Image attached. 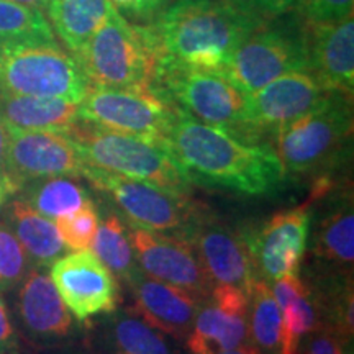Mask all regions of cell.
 Returning a JSON list of instances; mask_svg holds the SVG:
<instances>
[{"mask_svg": "<svg viewBox=\"0 0 354 354\" xmlns=\"http://www.w3.org/2000/svg\"><path fill=\"white\" fill-rule=\"evenodd\" d=\"M17 312L24 330L35 342L59 343L74 333V317L44 269L32 268L20 282Z\"/></svg>", "mask_w": 354, "mask_h": 354, "instance_id": "d6986e66", "label": "cell"}, {"mask_svg": "<svg viewBox=\"0 0 354 354\" xmlns=\"http://www.w3.org/2000/svg\"><path fill=\"white\" fill-rule=\"evenodd\" d=\"M8 227L20 241L33 268L46 269L66 253V245L61 240L55 221L39 215L24 198L10 203L7 212Z\"/></svg>", "mask_w": 354, "mask_h": 354, "instance_id": "cb8c5ba5", "label": "cell"}, {"mask_svg": "<svg viewBox=\"0 0 354 354\" xmlns=\"http://www.w3.org/2000/svg\"><path fill=\"white\" fill-rule=\"evenodd\" d=\"M79 120L105 130L166 140L176 109L153 87H88L79 102Z\"/></svg>", "mask_w": 354, "mask_h": 354, "instance_id": "30bf717a", "label": "cell"}, {"mask_svg": "<svg viewBox=\"0 0 354 354\" xmlns=\"http://www.w3.org/2000/svg\"><path fill=\"white\" fill-rule=\"evenodd\" d=\"M99 223L100 215L97 212L94 201L86 203L74 214L57 216L55 220L61 240L68 250L74 251L91 250Z\"/></svg>", "mask_w": 354, "mask_h": 354, "instance_id": "4dcf8cb0", "label": "cell"}, {"mask_svg": "<svg viewBox=\"0 0 354 354\" xmlns=\"http://www.w3.org/2000/svg\"><path fill=\"white\" fill-rule=\"evenodd\" d=\"M117 10L130 13L133 17H153L161 12L169 0H110Z\"/></svg>", "mask_w": 354, "mask_h": 354, "instance_id": "8d00e7d4", "label": "cell"}, {"mask_svg": "<svg viewBox=\"0 0 354 354\" xmlns=\"http://www.w3.org/2000/svg\"><path fill=\"white\" fill-rule=\"evenodd\" d=\"M308 73L326 91L351 97L354 88V20L312 25L308 35Z\"/></svg>", "mask_w": 354, "mask_h": 354, "instance_id": "ffe728a7", "label": "cell"}, {"mask_svg": "<svg viewBox=\"0 0 354 354\" xmlns=\"http://www.w3.org/2000/svg\"><path fill=\"white\" fill-rule=\"evenodd\" d=\"M8 196H10V192H8V190L3 187L2 184H0V205H2V203L7 201Z\"/></svg>", "mask_w": 354, "mask_h": 354, "instance_id": "7bdbcfd3", "label": "cell"}, {"mask_svg": "<svg viewBox=\"0 0 354 354\" xmlns=\"http://www.w3.org/2000/svg\"><path fill=\"white\" fill-rule=\"evenodd\" d=\"M312 254L318 272L353 276L354 210L351 192L331 198L322 216L312 215Z\"/></svg>", "mask_w": 354, "mask_h": 354, "instance_id": "44dd1931", "label": "cell"}, {"mask_svg": "<svg viewBox=\"0 0 354 354\" xmlns=\"http://www.w3.org/2000/svg\"><path fill=\"white\" fill-rule=\"evenodd\" d=\"M264 20L245 0H177L162 8L151 32L162 55L223 73L238 44Z\"/></svg>", "mask_w": 354, "mask_h": 354, "instance_id": "7a4b0ae2", "label": "cell"}, {"mask_svg": "<svg viewBox=\"0 0 354 354\" xmlns=\"http://www.w3.org/2000/svg\"><path fill=\"white\" fill-rule=\"evenodd\" d=\"M12 2L24 3V6H30V7L39 8V10H46L48 2H50V0H12Z\"/></svg>", "mask_w": 354, "mask_h": 354, "instance_id": "b9f144b4", "label": "cell"}, {"mask_svg": "<svg viewBox=\"0 0 354 354\" xmlns=\"http://www.w3.org/2000/svg\"><path fill=\"white\" fill-rule=\"evenodd\" d=\"M221 354H261L258 349H256L254 344L251 343H243L240 346L233 348V349H228V351L221 353Z\"/></svg>", "mask_w": 354, "mask_h": 354, "instance_id": "60d3db41", "label": "cell"}, {"mask_svg": "<svg viewBox=\"0 0 354 354\" xmlns=\"http://www.w3.org/2000/svg\"><path fill=\"white\" fill-rule=\"evenodd\" d=\"M245 2L263 19H268V17L286 15L287 12L299 7L300 0H245Z\"/></svg>", "mask_w": 354, "mask_h": 354, "instance_id": "74e56055", "label": "cell"}, {"mask_svg": "<svg viewBox=\"0 0 354 354\" xmlns=\"http://www.w3.org/2000/svg\"><path fill=\"white\" fill-rule=\"evenodd\" d=\"M250 297L240 289L215 286L201 304L185 338L189 354H221L250 343Z\"/></svg>", "mask_w": 354, "mask_h": 354, "instance_id": "2e32d148", "label": "cell"}, {"mask_svg": "<svg viewBox=\"0 0 354 354\" xmlns=\"http://www.w3.org/2000/svg\"><path fill=\"white\" fill-rule=\"evenodd\" d=\"M308 33L264 20L233 51L223 74L246 95L295 71H308Z\"/></svg>", "mask_w": 354, "mask_h": 354, "instance_id": "9c48e42d", "label": "cell"}, {"mask_svg": "<svg viewBox=\"0 0 354 354\" xmlns=\"http://www.w3.org/2000/svg\"><path fill=\"white\" fill-rule=\"evenodd\" d=\"M117 10L110 0H50L46 7L53 32L74 55Z\"/></svg>", "mask_w": 354, "mask_h": 354, "instance_id": "d4e9b609", "label": "cell"}, {"mask_svg": "<svg viewBox=\"0 0 354 354\" xmlns=\"http://www.w3.org/2000/svg\"><path fill=\"white\" fill-rule=\"evenodd\" d=\"M0 120L20 130L68 133L79 122V104L0 91Z\"/></svg>", "mask_w": 354, "mask_h": 354, "instance_id": "603a6c76", "label": "cell"}, {"mask_svg": "<svg viewBox=\"0 0 354 354\" xmlns=\"http://www.w3.org/2000/svg\"><path fill=\"white\" fill-rule=\"evenodd\" d=\"M76 179L77 177L61 176L32 180L20 189L24 190V197L20 198L50 220L71 215L92 202L88 190Z\"/></svg>", "mask_w": 354, "mask_h": 354, "instance_id": "484cf974", "label": "cell"}, {"mask_svg": "<svg viewBox=\"0 0 354 354\" xmlns=\"http://www.w3.org/2000/svg\"><path fill=\"white\" fill-rule=\"evenodd\" d=\"M185 241L196 248L214 287H234L250 297L256 281L261 277L241 230L221 223L212 212L205 210Z\"/></svg>", "mask_w": 354, "mask_h": 354, "instance_id": "9a60e30c", "label": "cell"}, {"mask_svg": "<svg viewBox=\"0 0 354 354\" xmlns=\"http://www.w3.org/2000/svg\"><path fill=\"white\" fill-rule=\"evenodd\" d=\"M302 354H348V343L320 325L305 342Z\"/></svg>", "mask_w": 354, "mask_h": 354, "instance_id": "836d02e7", "label": "cell"}, {"mask_svg": "<svg viewBox=\"0 0 354 354\" xmlns=\"http://www.w3.org/2000/svg\"><path fill=\"white\" fill-rule=\"evenodd\" d=\"M250 343L261 354L281 353L282 312L274 299L271 287L263 279H258L250 294Z\"/></svg>", "mask_w": 354, "mask_h": 354, "instance_id": "83f0119b", "label": "cell"}, {"mask_svg": "<svg viewBox=\"0 0 354 354\" xmlns=\"http://www.w3.org/2000/svg\"><path fill=\"white\" fill-rule=\"evenodd\" d=\"M55 354H94L91 349V344L82 343V344H69V346L61 348L59 351Z\"/></svg>", "mask_w": 354, "mask_h": 354, "instance_id": "ab89813d", "label": "cell"}, {"mask_svg": "<svg viewBox=\"0 0 354 354\" xmlns=\"http://www.w3.org/2000/svg\"><path fill=\"white\" fill-rule=\"evenodd\" d=\"M167 146L190 185L268 196L281 189L287 177L271 146L207 125L179 109Z\"/></svg>", "mask_w": 354, "mask_h": 354, "instance_id": "6da1fadb", "label": "cell"}, {"mask_svg": "<svg viewBox=\"0 0 354 354\" xmlns=\"http://www.w3.org/2000/svg\"><path fill=\"white\" fill-rule=\"evenodd\" d=\"M87 165L113 174L189 196L190 184L169 151L166 140L105 130L79 120L66 133Z\"/></svg>", "mask_w": 354, "mask_h": 354, "instance_id": "3957f363", "label": "cell"}, {"mask_svg": "<svg viewBox=\"0 0 354 354\" xmlns=\"http://www.w3.org/2000/svg\"><path fill=\"white\" fill-rule=\"evenodd\" d=\"M312 202L277 212L259 228L243 232L259 277L269 284L282 276L299 274L310 240Z\"/></svg>", "mask_w": 354, "mask_h": 354, "instance_id": "7c38bea8", "label": "cell"}, {"mask_svg": "<svg viewBox=\"0 0 354 354\" xmlns=\"http://www.w3.org/2000/svg\"><path fill=\"white\" fill-rule=\"evenodd\" d=\"M57 41L43 10L12 0H0V44Z\"/></svg>", "mask_w": 354, "mask_h": 354, "instance_id": "f1b7e54d", "label": "cell"}, {"mask_svg": "<svg viewBox=\"0 0 354 354\" xmlns=\"http://www.w3.org/2000/svg\"><path fill=\"white\" fill-rule=\"evenodd\" d=\"M128 234L136 263L145 274L180 287L201 300L209 297L214 284L207 276L192 243L172 234L133 227L130 223Z\"/></svg>", "mask_w": 354, "mask_h": 354, "instance_id": "5bb4252c", "label": "cell"}, {"mask_svg": "<svg viewBox=\"0 0 354 354\" xmlns=\"http://www.w3.org/2000/svg\"><path fill=\"white\" fill-rule=\"evenodd\" d=\"M151 87L172 107L198 122L240 135L253 133L248 95L220 71L184 64L159 53Z\"/></svg>", "mask_w": 354, "mask_h": 354, "instance_id": "277c9868", "label": "cell"}, {"mask_svg": "<svg viewBox=\"0 0 354 354\" xmlns=\"http://www.w3.org/2000/svg\"><path fill=\"white\" fill-rule=\"evenodd\" d=\"M331 94L308 71L284 74L248 95L251 130L274 131L320 107Z\"/></svg>", "mask_w": 354, "mask_h": 354, "instance_id": "e0dca14e", "label": "cell"}, {"mask_svg": "<svg viewBox=\"0 0 354 354\" xmlns=\"http://www.w3.org/2000/svg\"><path fill=\"white\" fill-rule=\"evenodd\" d=\"M50 276L71 315L79 323L118 308L120 287L117 277L91 250L61 256L51 264Z\"/></svg>", "mask_w": 354, "mask_h": 354, "instance_id": "4fadbf2b", "label": "cell"}, {"mask_svg": "<svg viewBox=\"0 0 354 354\" xmlns=\"http://www.w3.org/2000/svg\"><path fill=\"white\" fill-rule=\"evenodd\" d=\"M88 87L77 61L57 43L0 44V91L79 104Z\"/></svg>", "mask_w": 354, "mask_h": 354, "instance_id": "52a82bcc", "label": "cell"}, {"mask_svg": "<svg viewBox=\"0 0 354 354\" xmlns=\"http://www.w3.org/2000/svg\"><path fill=\"white\" fill-rule=\"evenodd\" d=\"M7 127V174L13 194L48 177H82L87 162L66 133Z\"/></svg>", "mask_w": 354, "mask_h": 354, "instance_id": "8fae6325", "label": "cell"}, {"mask_svg": "<svg viewBox=\"0 0 354 354\" xmlns=\"http://www.w3.org/2000/svg\"><path fill=\"white\" fill-rule=\"evenodd\" d=\"M7 146H8V135L6 123L0 120V184L6 187L10 196L13 194L10 180H8L7 174Z\"/></svg>", "mask_w": 354, "mask_h": 354, "instance_id": "f35d334b", "label": "cell"}, {"mask_svg": "<svg viewBox=\"0 0 354 354\" xmlns=\"http://www.w3.org/2000/svg\"><path fill=\"white\" fill-rule=\"evenodd\" d=\"M82 177L92 187L107 194L133 227L187 240L198 218L205 214V207L192 202L189 196L167 192L97 166L86 165Z\"/></svg>", "mask_w": 354, "mask_h": 354, "instance_id": "ba28073f", "label": "cell"}, {"mask_svg": "<svg viewBox=\"0 0 354 354\" xmlns=\"http://www.w3.org/2000/svg\"><path fill=\"white\" fill-rule=\"evenodd\" d=\"M32 269L26 253L10 227L0 221V292L10 290Z\"/></svg>", "mask_w": 354, "mask_h": 354, "instance_id": "1f68e13d", "label": "cell"}, {"mask_svg": "<svg viewBox=\"0 0 354 354\" xmlns=\"http://www.w3.org/2000/svg\"><path fill=\"white\" fill-rule=\"evenodd\" d=\"M354 0H300L299 7L310 25L336 24L353 15Z\"/></svg>", "mask_w": 354, "mask_h": 354, "instance_id": "d6a6232c", "label": "cell"}, {"mask_svg": "<svg viewBox=\"0 0 354 354\" xmlns=\"http://www.w3.org/2000/svg\"><path fill=\"white\" fill-rule=\"evenodd\" d=\"M351 97L333 92L320 107L272 131L274 151L286 176L333 167L346 154L353 135Z\"/></svg>", "mask_w": 354, "mask_h": 354, "instance_id": "8992f818", "label": "cell"}, {"mask_svg": "<svg viewBox=\"0 0 354 354\" xmlns=\"http://www.w3.org/2000/svg\"><path fill=\"white\" fill-rule=\"evenodd\" d=\"M159 50L151 30L135 26L115 10L74 59L91 86L151 87Z\"/></svg>", "mask_w": 354, "mask_h": 354, "instance_id": "5b68a950", "label": "cell"}, {"mask_svg": "<svg viewBox=\"0 0 354 354\" xmlns=\"http://www.w3.org/2000/svg\"><path fill=\"white\" fill-rule=\"evenodd\" d=\"M91 251L115 277L125 284L140 271L128 227H125L120 216L112 212L99 223Z\"/></svg>", "mask_w": 354, "mask_h": 354, "instance_id": "4316f807", "label": "cell"}, {"mask_svg": "<svg viewBox=\"0 0 354 354\" xmlns=\"http://www.w3.org/2000/svg\"><path fill=\"white\" fill-rule=\"evenodd\" d=\"M271 284V292L276 299L279 308H284L287 305L295 302V300L307 295L310 289L308 284L304 281L299 274H289V276H282L276 281L269 282Z\"/></svg>", "mask_w": 354, "mask_h": 354, "instance_id": "e575fe53", "label": "cell"}, {"mask_svg": "<svg viewBox=\"0 0 354 354\" xmlns=\"http://www.w3.org/2000/svg\"><path fill=\"white\" fill-rule=\"evenodd\" d=\"M282 338L279 354H302L308 336L322 325L320 313L310 292L281 310Z\"/></svg>", "mask_w": 354, "mask_h": 354, "instance_id": "f546056e", "label": "cell"}, {"mask_svg": "<svg viewBox=\"0 0 354 354\" xmlns=\"http://www.w3.org/2000/svg\"><path fill=\"white\" fill-rule=\"evenodd\" d=\"M94 354H184L169 336L153 328L131 310H115L97 323Z\"/></svg>", "mask_w": 354, "mask_h": 354, "instance_id": "7402d4cb", "label": "cell"}, {"mask_svg": "<svg viewBox=\"0 0 354 354\" xmlns=\"http://www.w3.org/2000/svg\"><path fill=\"white\" fill-rule=\"evenodd\" d=\"M127 286L135 300L131 312L169 338L185 342L203 300L180 287L149 277L141 269Z\"/></svg>", "mask_w": 354, "mask_h": 354, "instance_id": "ac0fdd59", "label": "cell"}, {"mask_svg": "<svg viewBox=\"0 0 354 354\" xmlns=\"http://www.w3.org/2000/svg\"><path fill=\"white\" fill-rule=\"evenodd\" d=\"M0 354H19V336L13 328L7 304L0 294Z\"/></svg>", "mask_w": 354, "mask_h": 354, "instance_id": "d590c367", "label": "cell"}]
</instances>
